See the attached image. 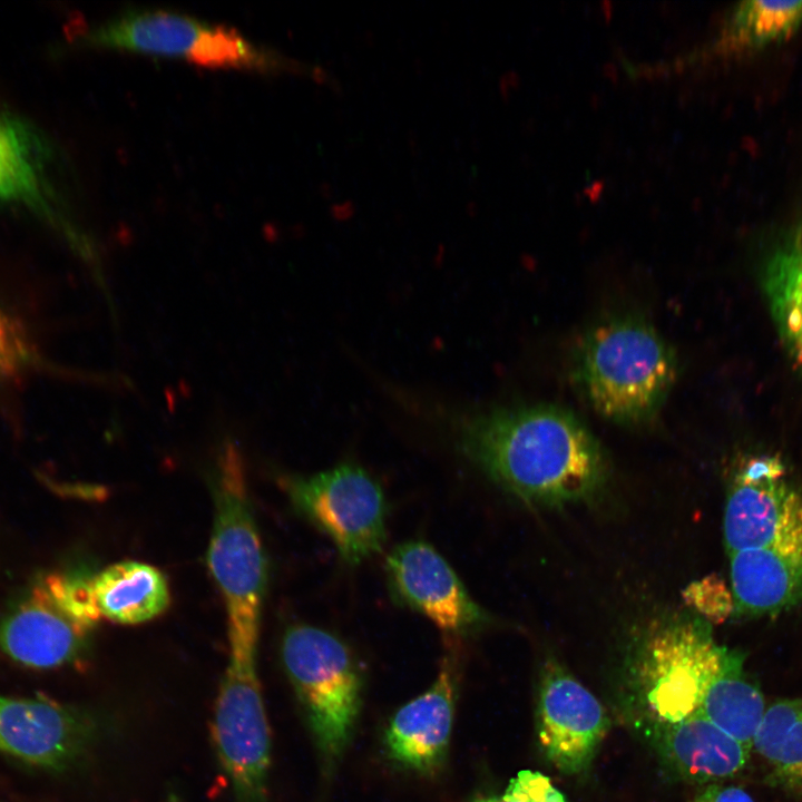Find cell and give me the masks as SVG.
<instances>
[{
	"label": "cell",
	"instance_id": "obj_24",
	"mask_svg": "<svg viewBox=\"0 0 802 802\" xmlns=\"http://www.w3.org/2000/svg\"><path fill=\"white\" fill-rule=\"evenodd\" d=\"M470 802H568L545 774L522 770L512 777L500 795L475 799Z\"/></svg>",
	"mask_w": 802,
	"mask_h": 802
},
{
	"label": "cell",
	"instance_id": "obj_18",
	"mask_svg": "<svg viewBox=\"0 0 802 802\" xmlns=\"http://www.w3.org/2000/svg\"><path fill=\"white\" fill-rule=\"evenodd\" d=\"M90 587L100 617L134 625L160 615L169 604L166 578L154 566L120 561L91 576Z\"/></svg>",
	"mask_w": 802,
	"mask_h": 802
},
{
	"label": "cell",
	"instance_id": "obj_22",
	"mask_svg": "<svg viewBox=\"0 0 802 802\" xmlns=\"http://www.w3.org/2000/svg\"><path fill=\"white\" fill-rule=\"evenodd\" d=\"M802 26V0L740 2L725 22L716 48L722 52L756 49L791 36Z\"/></svg>",
	"mask_w": 802,
	"mask_h": 802
},
{
	"label": "cell",
	"instance_id": "obj_10",
	"mask_svg": "<svg viewBox=\"0 0 802 802\" xmlns=\"http://www.w3.org/2000/svg\"><path fill=\"white\" fill-rule=\"evenodd\" d=\"M53 146L33 125L0 105V209L31 212L62 234L85 258L90 238L78 227L56 178Z\"/></svg>",
	"mask_w": 802,
	"mask_h": 802
},
{
	"label": "cell",
	"instance_id": "obj_7",
	"mask_svg": "<svg viewBox=\"0 0 802 802\" xmlns=\"http://www.w3.org/2000/svg\"><path fill=\"white\" fill-rule=\"evenodd\" d=\"M90 579L63 571L39 576L1 619V651L32 668H55L79 659L101 618Z\"/></svg>",
	"mask_w": 802,
	"mask_h": 802
},
{
	"label": "cell",
	"instance_id": "obj_16",
	"mask_svg": "<svg viewBox=\"0 0 802 802\" xmlns=\"http://www.w3.org/2000/svg\"><path fill=\"white\" fill-rule=\"evenodd\" d=\"M664 764L679 779L715 784L740 774L751 750L697 711L648 732Z\"/></svg>",
	"mask_w": 802,
	"mask_h": 802
},
{
	"label": "cell",
	"instance_id": "obj_25",
	"mask_svg": "<svg viewBox=\"0 0 802 802\" xmlns=\"http://www.w3.org/2000/svg\"><path fill=\"white\" fill-rule=\"evenodd\" d=\"M691 802H755L744 789L720 783L708 784Z\"/></svg>",
	"mask_w": 802,
	"mask_h": 802
},
{
	"label": "cell",
	"instance_id": "obj_19",
	"mask_svg": "<svg viewBox=\"0 0 802 802\" xmlns=\"http://www.w3.org/2000/svg\"><path fill=\"white\" fill-rule=\"evenodd\" d=\"M744 659L742 652L728 648L721 669L704 693L698 711L752 750L766 706L760 686L744 672Z\"/></svg>",
	"mask_w": 802,
	"mask_h": 802
},
{
	"label": "cell",
	"instance_id": "obj_2",
	"mask_svg": "<svg viewBox=\"0 0 802 802\" xmlns=\"http://www.w3.org/2000/svg\"><path fill=\"white\" fill-rule=\"evenodd\" d=\"M677 358L656 327L635 315L594 324L576 348L574 375L591 408L606 420L640 424L665 403L677 378Z\"/></svg>",
	"mask_w": 802,
	"mask_h": 802
},
{
	"label": "cell",
	"instance_id": "obj_3",
	"mask_svg": "<svg viewBox=\"0 0 802 802\" xmlns=\"http://www.w3.org/2000/svg\"><path fill=\"white\" fill-rule=\"evenodd\" d=\"M728 647L702 617L657 615L633 635L624 663L628 698L648 732L695 714Z\"/></svg>",
	"mask_w": 802,
	"mask_h": 802
},
{
	"label": "cell",
	"instance_id": "obj_11",
	"mask_svg": "<svg viewBox=\"0 0 802 802\" xmlns=\"http://www.w3.org/2000/svg\"><path fill=\"white\" fill-rule=\"evenodd\" d=\"M108 715L47 698L0 695V752L49 770L68 769L111 731Z\"/></svg>",
	"mask_w": 802,
	"mask_h": 802
},
{
	"label": "cell",
	"instance_id": "obj_1",
	"mask_svg": "<svg viewBox=\"0 0 802 802\" xmlns=\"http://www.w3.org/2000/svg\"><path fill=\"white\" fill-rule=\"evenodd\" d=\"M459 451L501 490L529 508H560L593 498L608 459L571 412L548 404L452 413Z\"/></svg>",
	"mask_w": 802,
	"mask_h": 802
},
{
	"label": "cell",
	"instance_id": "obj_12",
	"mask_svg": "<svg viewBox=\"0 0 802 802\" xmlns=\"http://www.w3.org/2000/svg\"><path fill=\"white\" fill-rule=\"evenodd\" d=\"M728 555L802 540V492L772 456L750 458L735 471L725 503Z\"/></svg>",
	"mask_w": 802,
	"mask_h": 802
},
{
	"label": "cell",
	"instance_id": "obj_13",
	"mask_svg": "<svg viewBox=\"0 0 802 802\" xmlns=\"http://www.w3.org/2000/svg\"><path fill=\"white\" fill-rule=\"evenodd\" d=\"M384 569L392 598L427 617L447 638H464L493 623L449 563L426 541L395 546L387 556Z\"/></svg>",
	"mask_w": 802,
	"mask_h": 802
},
{
	"label": "cell",
	"instance_id": "obj_6",
	"mask_svg": "<svg viewBox=\"0 0 802 802\" xmlns=\"http://www.w3.org/2000/svg\"><path fill=\"white\" fill-rule=\"evenodd\" d=\"M281 657L315 744L326 760L344 751L361 705L362 673L340 637L306 624L288 627Z\"/></svg>",
	"mask_w": 802,
	"mask_h": 802
},
{
	"label": "cell",
	"instance_id": "obj_21",
	"mask_svg": "<svg viewBox=\"0 0 802 802\" xmlns=\"http://www.w3.org/2000/svg\"><path fill=\"white\" fill-rule=\"evenodd\" d=\"M763 278L777 331L790 355L802 368V227L772 253Z\"/></svg>",
	"mask_w": 802,
	"mask_h": 802
},
{
	"label": "cell",
	"instance_id": "obj_4",
	"mask_svg": "<svg viewBox=\"0 0 802 802\" xmlns=\"http://www.w3.org/2000/svg\"><path fill=\"white\" fill-rule=\"evenodd\" d=\"M214 524L208 568L227 613L229 654L257 655L267 563L247 491L242 456L226 442L213 478Z\"/></svg>",
	"mask_w": 802,
	"mask_h": 802
},
{
	"label": "cell",
	"instance_id": "obj_5",
	"mask_svg": "<svg viewBox=\"0 0 802 802\" xmlns=\"http://www.w3.org/2000/svg\"><path fill=\"white\" fill-rule=\"evenodd\" d=\"M80 45L178 58L211 68L299 72L323 81L326 71L245 38L232 28L169 10H131L80 36Z\"/></svg>",
	"mask_w": 802,
	"mask_h": 802
},
{
	"label": "cell",
	"instance_id": "obj_9",
	"mask_svg": "<svg viewBox=\"0 0 802 802\" xmlns=\"http://www.w3.org/2000/svg\"><path fill=\"white\" fill-rule=\"evenodd\" d=\"M212 734L234 802H270L271 736L257 655L229 654L215 701Z\"/></svg>",
	"mask_w": 802,
	"mask_h": 802
},
{
	"label": "cell",
	"instance_id": "obj_14",
	"mask_svg": "<svg viewBox=\"0 0 802 802\" xmlns=\"http://www.w3.org/2000/svg\"><path fill=\"white\" fill-rule=\"evenodd\" d=\"M609 728L602 703L555 661L541 672L537 734L547 757L559 771L578 774L588 769Z\"/></svg>",
	"mask_w": 802,
	"mask_h": 802
},
{
	"label": "cell",
	"instance_id": "obj_23",
	"mask_svg": "<svg viewBox=\"0 0 802 802\" xmlns=\"http://www.w3.org/2000/svg\"><path fill=\"white\" fill-rule=\"evenodd\" d=\"M35 356V346L25 326L0 306V381L27 369Z\"/></svg>",
	"mask_w": 802,
	"mask_h": 802
},
{
	"label": "cell",
	"instance_id": "obj_20",
	"mask_svg": "<svg viewBox=\"0 0 802 802\" xmlns=\"http://www.w3.org/2000/svg\"><path fill=\"white\" fill-rule=\"evenodd\" d=\"M752 749L766 767L770 785L802 796V698H781L766 706Z\"/></svg>",
	"mask_w": 802,
	"mask_h": 802
},
{
	"label": "cell",
	"instance_id": "obj_17",
	"mask_svg": "<svg viewBox=\"0 0 802 802\" xmlns=\"http://www.w3.org/2000/svg\"><path fill=\"white\" fill-rule=\"evenodd\" d=\"M728 556L736 616L775 614L802 602V540Z\"/></svg>",
	"mask_w": 802,
	"mask_h": 802
},
{
	"label": "cell",
	"instance_id": "obj_8",
	"mask_svg": "<svg viewBox=\"0 0 802 802\" xmlns=\"http://www.w3.org/2000/svg\"><path fill=\"white\" fill-rule=\"evenodd\" d=\"M293 503L326 535L340 557L355 566L380 552L387 539V500L380 483L362 467L338 464L284 480Z\"/></svg>",
	"mask_w": 802,
	"mask_h": 802
},
{
	"label": "cell",
	"instance_id": "obj_15",
	"mask_svg": "<svg viewBox=\"0 0 802 802\" xmlns=\"http://www.w3.org/2000/svg\"><path fill=\"white\" fill-rule=\"evenodd\" d=\"M430 688L402 706L385 731V746L400 764L421 772L439 766L447 754L453 722L458 646L450 638Z\"/></svg>",
	"mask_w": 802,
	"mask_h": 802
}]
</instances>
